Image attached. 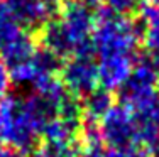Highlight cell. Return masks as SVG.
<instances>
[{"mask_svg": "<svg viewBox=\"0 0 159 157\" xmlns=\"http://www.w3.org/2000/svg\"><path fill=\"white\" fill-rule=\"evenodd\" d=\"M142 37V25L107 9L97 12L92 32V51L97 56L98 78L108 91L119 89L134 68L135 51Z\"/></svg>", "mask_w": 159, "mask_h": 157, "instance_id": "cell-1", "label": "cell"}, {"mask_svg": "<svg viewBox=\"0 0 159 157\" xmlns=\"http://www.w3.org/2000/svg\"><path fill=\"white\" fill-rule=\"evenodd\" d=\"M41 133L29 117L22 98L3 96L0 100V139L12 149L22 152L36 150Z\"/></svg>", "mask_w": 159, "mask_h": 157, "instance_id": "cell-2", "label": "cell"}, {"mask_svg": "<svg viewBox=\"0 0 159 157\" xmlns=\"http://www.w3.org/2000/svg\"><path fill=\"white\" fill-rule=\"evenodd\" d=\"M159 95V68L156 63L146 56L134 63V68L129 73L122 85L119 86L120 105L129 110L137 111L151 103Z\"/></svg>", "mask_w": 159, "mask_h": 157, "instance_id": "cell-3", "label": "cell"}, {"mask_svg": "<svg viewBox=\"0 0 159 157\" xmlns=\"http://www.w3.org/2000/svg\"><path fill=\"white\" fill-rule=\"evenodd\" d=\"M102 144L107 149L127 150L139 147V129L135 122L134 111L124 105H113L108 113L98 122Z\"/></svg>", "mask_w": 159, "mask_h": 157, "instance_id": "cell-4", "label": "cell"}, {"mask_svg": "<svg viewBox=\"0 0 159 157\" xmlns=\"http://www.w3.org/2000/svg\"><path fill=\"white\" fill-rule=\"evenodd\" d=\"M61 20L64 31L71 37L76 54L80 52H93L92 51V32L95 29L97 12L92 7V2L86 0H68L61 5Z\"/></svg>", "mask_w": 159, "mask_h": 157, "instance_id": "cell-5", "label": "cell"}, {"mask_svg": "<svg viewBox=\"0 0 159 157\" xmlns=\"http://www.w3.org/2000/svg\"><path fill=\"white\" fill-rule=\"evenodd\" d=\"M61 81L73 96H86L98 88V66L93 58V52H80L68 58L61 64Z\"/></svg>", "mask_w": 159, "mask_h": 157, "instance_id": "cell-6", "label": "cell"}, {"mask_svg": "<svg viewBox=\"0 0 159 157\" xmlns=\"http://www.w3.org/2000/svg\"><path fill=\"white\" fill-rule=\"evenodd\" d=\"M61 9L58 0H7V10L25 31H39Z\"/></svg>", "mask_w": 159, "mask_h": 157, "instance_id": "cell-7", "label": "cell"}, {"mask_svg": "<svg viewBox=\"0 0 159 157\" xmlns=\"http://www.w3.org/2000/svg\"><path fill=\"white\" fill-rule=\"evenodd\" d=\"M142 24V41L147 49V56L159 68V3L152 2L142 5L141 9Z\"/></svg>", "mask_w": 159, "mask_h": 157, "instance_id": "cell-8", "label": "cell"}, {"mask_svg": "<svg viewBox=\"0 0 159 157\" xmlns=\"http://www.w3.org/2000/svg\"><path fill=\"white\" fill-rule=\"evenodd\" d=\"M113 107V98L110 91L105 88H97L86 96H83L81 108H83V120L90 122H100L108 110Z\"/></svg>", "mask_w": 159, "mask_h": 157, "instance_id": "cell-9", "label": "cell"}, {"mask_svg": "<svg viewBox=\"0 0 159 157\" xmlns=\"http://www.w3.org/2000/svg\"><path fill=\"white\" fill-rule=\"evenodd\" d=\"M34 89H36V95L39 98H43L44 102H48L54 108L56 113H58V108L61 107V103L71 95L66 89V86L63 85L61 78H58L56 74H49V76L39 78L34 83Z\"/></svg>", "mask_w": 159, "mask_h": 157, "instance_id": "cell-10", "label": "cell"}, {"mask_svg": "<svg viewBox=\"0 0 159 157\" xmlns=\"http://www.w3.org/2000/svg\"><path fill=\"white\" fill-rule=\"evenodd\" d=\"M80 157H146L139 147L127 149V150H115V149H107L102 145H93V147H83V152Z\"/></svg>", "mask_w": 159, "mask_h": 157, "instance_id": "cell-11", "label": "cell"}, {"mask_svg": "<svg viewBox=\"0 0 159 157\" xmlns=\"http://www.w3.org/2000/svg\"><path fill=\"white\" fill-rule=\"evenodd\" d=\"M105 9L115 15L129 17L135 12H141L144 0H103Z\"/></svg>", "mask_w": 159, "mask_h": 157, "instance_id": "cell-12", "label": "cell"}, {"mask_svg": "<svg viewBox=\"0 0 159 157\" xmlns=\"http://www.w3.org/2000/svg\"><path fill=\"white\" fill-rule=\"evenodd\" d=\"M32 157H78L76 147H54L44 144L43 147L32 150Z\"/></svg>", "mask_w": 159, "mask_h": 157, "instance_id": "cell-13", "label": "cell"}, {"mask_svg": "<svg viewBox=\"0 0 159 157\" xmlns=\"http://www.w3.org/2000/svg\"><path fill=\"white\" fill-rule=\"evenodd\" d=\"M10 81H12V78H10L9 68H7V64L3 63V59L0 58V100H2L3 96H7V91H9V88H10Z\"/></svg>", "mask_w": 159, "mask_h": 157, "instance_id": "cell-14", "label": "cell"}, {"mask_svg": "<svg viewBox=\"0 0 159 157\" xmlns=\"http://www.w3.org/2000/svg\"><path fill=\"white\" fill-rule=\"evenodd\" d=\"M0 157H24V154L16 150V149H12V147H9V149L0 147Z\"/></svg>", "mask_w": 159, "mask_h": 157, "instance_id": "cell-15", "label": "cell"}, {"mask_svg": "<svg viewBox=\"0 0 159 157\" xmlns=\"http://www.w3.org/2000/svg\"><path fill=\"white\" fill-rule=\"evenodd\" d=\"M3 10H5V5H3V3H2V0H0V14H2Z\"/></svg>", "mask_w": 159, "mask_h": 157, "instance_id": "cell-16", "label": "cell"}, {"mask_svg": "<svg viewBox=\"0 0 159 157\" xmlns=\"http://www.w3.org/2000/svg\"><path fill=\"white\" fill-rule=\"evenodd\" d=\"M86 2H92L93 3V2H97V0H86Z\"/></svg>", "mask_w": 159, "mask_h": 157, "instance_id": "cell-17", "label": "cell"}, {"mask_svg": "<svg viewBox=\"0 0 159 157\" xmlns=\"http://www.w3.org/2000/svg\"><path fill=\"white\" fill-rule=\"evenodd\" d=\"M152 2H156V3H159V0H152Z\"/></svg>", "mask_w": 159, "mask_h": 157, "instance_id": "cell-18", "label": "cell"}, {"mask_svg": "<svg viewBox=\"0 0 159 157\" xmlns=\"http://www.w3.org/2000/svg\"><path fill=\"white\" fill-rule=\"evenodd\" d=\"M0 145H2V139H0Z\"/></svg>", "mask_w": 159, "mask_h": 157, "instance_id": "cell-19", "label": "cell"}]
</instances>
